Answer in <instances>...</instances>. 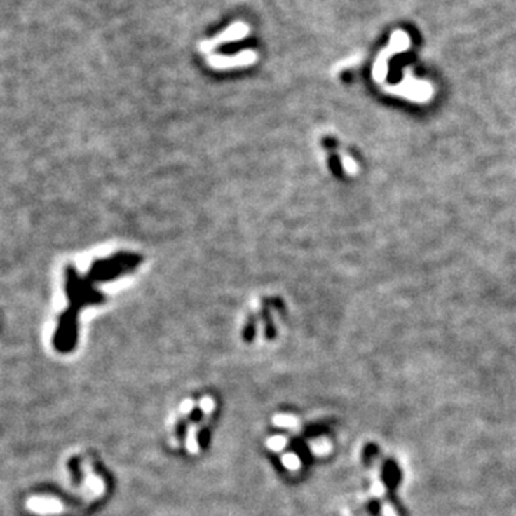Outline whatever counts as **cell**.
<instances>
[{
	"label": "cell",
	"instance_id": "obj_4",
	"mask_svg": "<svg viewBox=\"0 0 516 516\" xmlns=\"http://www.w3.org/2000/svg\"><path fill=\"white\" fill-rule=\"evenodd\" d=\"M248 34V26L244 25L243 22H237L234 23L231 27H229L225 32H222L221 35H218L214 41L205 42V45H208V49L215 48L217 45L222 43V42H230V41H237L244 38Z\"/></svg>",
	"mask_w": 516,
	"mask_h": 516
},
{
	"label": "cell",
	"instance_id": "obj_3",
	"mask_svg": "<svg viewBox=\"0 0 516 516\" xmlns=\"http://www.w3.org/2000/svg\"><path fill=\"white\" fill-rule=\"evenodd\" d=\"M200 405V410L198 414L196 417V422L192 425H189L188 432H186V449L191 454H197L198 452V433L201 430V428H204V425H207L208 419L214 410V400L211 398H204L201 399Z\"/></svg>",
	"mask_w": 516,
	"mask_h": 516
},
{
	"label": "cell",
	"instance_id": "obj_2",
	"mask_svg": "<svg viewBox=\"0 0 516 516\" xmlns=\"http://www.w3.org/2000/svg\"><path fill=\"white\" fill-rule=\"evenodd\" d=\"M67 292L71 301V307L60 315L59 327L55 333V347L67 353L75 347L76 343V315L83 304L93 303V293L85 285V283L78 277L74 269L67 271Z\"/></svg>",
	"mask_w": 516,
	"mask_h": 516
},
{
	"label": "cell",
	"instance_id": "obj_5",
	"mask_svg": "<svg viewBox=\"0 0 516 516\" xmlns=\"http://www.w3.org/2000/svg\"><path fill=\"white\" fill-rule=\"evenodd\" d=\"M283 463L290 470H297L300 468V465H301L300 458L296 454H287V455H284L283 456Z\"/></svg>",
	"mask_w": 516,
	"mask_h": 516
},
{
	"label": "cell",
	"instance_id": "obj_1",
	"mask_svg": "<svg viewBox=\"0 0 516 516\" xmlns=\"http://www.w3.org/2000/svg\"><path fill=\"white\" fill-rule=\"evenodd\" d=\"M85 480L83 488L79 498L75 502L64 503L59 498L53 496H32L26 502V508L29 512L42 515V516H52V515H63V513H78L85 510L93 502L104 496L107 485L105 480L96 475L92 465L89 462L83 463Z\"/></svg>",
	"mask_w": 516,
	"mask_h": 516
}]
</instances>
